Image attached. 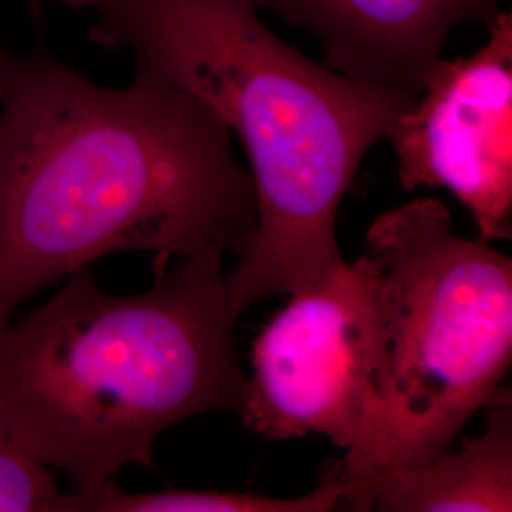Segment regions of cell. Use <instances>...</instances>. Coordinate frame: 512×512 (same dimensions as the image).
I'll return each instance as SVG.
<instances>
[{"label": "cell", "instance_id": "6da1fadb", "mask_svg": "<svg viewBox=\"0 0 512 512\" xmlns=\"http://www.w3.org/2000/svg\"><path fill=\"white\" fill-rule=\"evenodd\" d=\"M230 129L188 93L114 90L0 40V327L44 287L120 251L177 260L255 228Z\"/></svg>", "mask_w": 512, "mask_h": 512}, {"label": "cell", "instance_id": "7a4b0ae2", "mask_svg": "<svg viewBox=\"0 0 512 512\" xmlns=\"http://www.w3.org/2000/svg\"><path fill=\"white\" fill-rule=\"evenodd\" d=\"M55 2L93 14L90 38L128 50L135 80L196 97L238 135L255 190V228L226 275L238 313L298 293L344 260L340 203L414 95L313 63L247 0Z\"/></svg>", "mask_w": 512, "mask_h": 512}, {"label": "cell", "instance_id": "3957f363", "mask_svg": "<svg viewBox=\"0 0 512 512\" xmlns=\"http://www.w3.org/2000/svg\"><path fill=\"white\" fill-rule=\"evenodd\" d=\"M222 256L177 260L133 296L103 291L88 268L67 275L0 327V427L78 492L150 467L179 421L239 414L247 376Z\"/></svg>", "mask_w": 512, "mask_h": 512}, {"label": "cell", "instance_id": "277c9868", "mask_svg": "<svg viewBox=\"0 0 512 512\" xmlns=\"http://www.w3.org/2000/svg\"><path fill=\"white\" fill-rule=\"evenodd\" d=\"M365 253L380 274V366L370 431L330 473L342 499L452 450L512 361V260L459 238L444 203L421 198L380 215Z\"/></svg>", "mask_w": 512, "mask_h": 512}, {"label": "cell", "instance_id": "5b68a950", "mask_svg": "<svg viewBox=\"0 0 512 512\" xmlns=\"http://www.w3.org/2000/svg\"><path fill=\"white\" fill-rule=\"evenodd\" d=\"M380 274L346 258L291 294L258 332L241 421L270 440L323 435L346 454L366 439L380 366Z\"/></svg>", "mask_w": 512, "mask_h": 512}, {"label": "cell", "instance_id": "8992f818", "mask_svg": "<svg viewBox=\"0 0 512 512\" xmlns=\"http://www.w3.org/2000/svg\"><path fill=\"white\" fill-rule=\"evenodd\" d=\"M391 141L404 190L446 188L484 241L512 236V16L501 12L469 57L440 59Z\"/></svg>", "mask_w": 512, "mask_h": 512}, {"label": "cell", "instance_id": "52a82bcc", "mask_svg": "<svg viewBox=\"0 0 512 512\" xmlns=\"http://www.w3.org/2000/svg\"><path fill=\"white\" fill-rule=\"evenodd\" d=\"M308 29L327 67L376 88L418 95L463 21L492 25L501 0H247Z\"/></svg>", "mask_w": 512, "mask_h": 512}, {"label": "cell", "instance_id": "ba28073f", "mask_svg": "<svg viewBox=\"0 0 512 512\" xmlns=\"http://www.w3.org/2000/svg\"><path fill=\"white\" fill-rule=\"evenodd\" d=\"M486 425L461 448L439 458L374 476L351 488L349 511L511 512L512 401L503 387L486 408Z\"/></svg>", "mask_w": 512, "mask_h": 512}, {"label": "cell", "instance_id": "9c48e42d", "mask_svg": "<svg viewBox=\"0 0 512 512\" xmlns=\"http://www.w3.org/2000/svg\"><path fill=\"white\" fill-rule=\"evenodd\" d=\"M342 488L334 476L300 497H268L251 492L179 490L129 494L112 480L61 494L57 512H330L340 509Z\"/></svg>", "mask_w": 512, "mask_h": 512}, {"label": "cell", "instance_id": "30bf717a", "mask_svg": "<svg viewBox=\"0 0 512 512\" xmlns=\"http://www.w3.org/2000/svg\"><path fill=\"white\" fill-rule=\"evenodd\" d=\"M54 469L27 456L0 427V512H57Z\"/></svg>", "mask_w": 512, "mask_h": 512}, {"label": "cell", "instance_id": "8fae6325", "mask_svg": "<svg viewBox=\"0 0 512 512\" xmlns=\"http://www.w3.org/2000/svg\"><path fill=\"white\" fill-rule=\"evenodd\" d=\"M29 4H31V8L35 10V16H38V12H40V6H38V0H29Z\"/></svg>", "mask_w": 512, "mask_h": 512}]
</instances>
